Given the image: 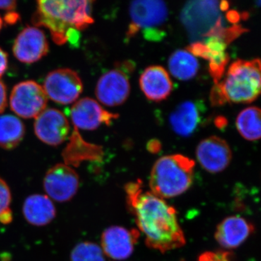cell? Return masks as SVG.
Wrapping results in <instances>:
<instances>
[{
  "label": "cell",
  "instance_id": "7",
  "mask_svg": "<svg viewBox=\"0 0 261 261\" xmlns=\"http://www.w3.org/2000/svg\"><path fill=\"white\" fill-rule=\"evenodd\" d=\"M48 97L40 84L24 81L13 87L10 96L12 111L23 118H36L47 107Z\"/></svg>",
  "mask_w": 261,
  "mask_h": 261
},
{
  "label": "cell",
  "instance_id": "5",
  "mask_svg": "<svg viewBox=\"0 0 261 261\" xmlns=\"http://www.w3.org/2000/svg\"><path fill=\"white\" fill-rule=\"evenodd\" d=\"M195 167V161L183 154L163 156L152 166L150 192L163 200L182 195L192 186Z\"/></svg>",
  "mask_w": 261,
  "mask_h": 261
},
{
  "label": "cell",
  "instance_id": "29",
  "mask_svg": "<svg viewBox=\"0 0 261 261\" xmlns=\"http://www.w3.org/2000/svg\"><path fill=\"white\" fill-rule=\"evenodd\" d=\"M8 67V56L0 48V78L5 74Z\"/></svg>",
  "mask_w": 261,
  "mask_h": 261
},
{
  "label": "cell",
  "instance_id": "21",
  "mask_svg": "<svg viewBox=\"0 0 261 261\" xmlns=\"http://www.w3.org/2000/svg\"><path fill=\"white\" fill-rule=\"evenodd\" d=\"M170 125L176 135L187 137L195 133L200 122V112L197 103L182 102L169 117Z\"/></svg>",
  "mask_w": 261,
  "mask_h": 261
},
{
  "label": "cell",
  "instance_id": "30",
  "mask_svg": "<svg viewBox=\"0 0 261 261\" xmlns=\"http://www.w3.org/2000/svg\"><path fill=\"white\" fill-rule=\"evenodd\" d=\"M16 7L17 2L15 0H1L0 1V9L12 12L15 11Z\"/></svg>",
  "mask_w": 261,
  "mask_h": 261
},
{
  "label": "cell",
  "instance_id": "25",
  "mask_svg": "<svg viewBox=\"0 0 261 261\" xmlns=\"http://www.w3.org/2000/svg\"><path fill=\"white\" fill-rule=\"evenodd\" d=\"M70 261H106L101 247L91 242H82L70 252Z\"/></svg>",
  "mask_w": 261,
  "mask_h": 261
},
{
  "label": "cell",
  "instance_id": "27",
  "mask_svg": "<svg viewBox=\"0 0 261 261\" xmlns=\"http://www.w3.org/2000/svg\"><path fill=\"white\" fill-rule=\"evenodd\" d=\"M230 252L207 251L201 254L197 261H233Z\"/></svg>",
  "mask_w": 261,
  "mask_h": 261
},
{
  "label": "cell",
  "instance_id": "12",
  "mask_svg": "<svg viewBox=\"0 0 261 261\" xmlns=\"http://www.w3.org/2000/svg\"><path fill=\"white\" fill-rule=\"evenodd\" d=\"M130 86L126 70L121 68L106 72L98 80L95 94L98 100L108 107H116L126 102Z\"/></svg>",
  "mask_w": 261,
  "mask_h": 261
},
{
  "label": "cell",
  "instance_id": "4",
  "mask_svg": "<svg viewBox=\"0 0 261 261\" xmlns=\"http://www.w3.org/2000/svg\"><path fill=\"white\" fill-rule=\"evenodd\" d=\"M228 2H189L181 10V21L195 42L218 37L229 44L232 42V27H224L223 12L228 9Z\"/></svg>",
  "mask_w": 261,
  "mask_h": 261
},
{
  "label": "cell",
  "instance_id": "17",
  "mask_svg": "<svg viewBox=\"0 0 261 261\" xmlns=\"http://www.w3.org/2000/svg\"><path fill=\"white\" fill-rule=\"evenodd\" d=\"M255 231L253 225L238 216H228L221 221L215 232L216 242L227 250L238 248Z\"/></svg>",
  "mask_w": 261,
  "mask_h": 261
},
{
  "label": "cell",
  "instance_id": "9",
  "mask_svg": "<svg viewBox=\"0 0 261 261\" xmlns=\"http://www.w3.org/2000/svg\"><path fill=\"white\" fill-rule=\"evenodd\" d=\"M80 185L78 173L65 163H58L49 168L43 181L46 195L58 202H68L73 198Z\"/></svg>",
  "mask_w": 261,
  "mask_h": 261
},
{
  "label": "cell",
  "instance_id": "2",
  "mask_svg": "<svg viewBox=\"0 0 261 261\" xmlns=\"http://www.w3.org/2000/svg\"><path fill=\"white\" fill-rule=\"evenodd\" d=\"M92 1L47 0L38 1L32 18L36 27H45L58 45L69 42L75 45L80 32L94 23Z\"/></svg>",
  "mask_w": 261,
  "mask_h": 261
},
{
  "label": "cell",
  "instance_id": "6",
  "mask_svg": "<svg viewBox=\"0 0 261 261\" xmlns=\"http://www.w3.org/2000/svg\"><path fill=\"white\" fill-rule=\"evenodd\" d=\"M130 23L126 32L128 39L135 37L142 31L149 40L162 39L161 27L166 23L168 16L167 5L160 0H137L129 7Z\"/></svg>",
  "mask_w": 261,
  "mask_h": 261
},
{
  "label": "cell",
  "instance_id": "18",
  "mask_svg": "<svg viewBox=\"0 0 261 261\" xmlns=\"http://www.w3.org/2000/svg\"><path fill=\"white\" fill-rule=\"evenodd\" d=\"M140 86L145 97L154 102L166 99L173 88L169 73L160 65H152L144 70L140 76Z\"/></svg>",
  "mask_w": 261,
  "mask_h": 261
},
{
  "label": "cell",
  "instance_id": "31",
  "mask_svg": "<svg viewBox=\"0 0 261 261\" xmlns=\"http://www.w3.org/2000/svg\"><path fill=\"white\" fill-rule=\"evenodd\" d=\"M20 17L18 13L16 12L12 11L8 12L6 15H5V21L8 24H15L20 20Z\"/></svg>",
  "mask_w": 261,
  "mask_h": 261
},
{
  "label": "cell",
  "instance_id": "15",
  "mask_svg": "<svg viewBox=\"0 0 261 261\" xmlns=\"http://www.w3.org/2000/svg\"><path fill=\"white\" fill-rule=\"evenodd\" d=\"M49 49V42L42 29L27 27L15 39L13 51L19 61L32 64L47 56Z\"/></svg>",
  "mask_w": 261,
  "mask_h": 261
},
{
  "label": "cell",
  "instance_id": "28",
  "mask_svg": "<svg viewBox=\"0 0 261 261\" xmlns=\"http://www.w3.org/2000/svg\"><path fill=\"white\" fill-rule=\"evenodd\" d=\"M8 105L7 87L3 81L0 80V114L4 112Z\"/></svg>",
  "mask_w": 261,
  "mask_h": 261
},
{
  "label": "cell",
  "instance_id": "16",
  "mask_svg": "<svg viewBox=\"0 0 261 261\" xmlns=\"http://www.w3.org/2000/svg\"><path fill=\"white\" fill-rule=\"evenodd\" d=\"M196 155L202 168L211 173L224 171L232 159L227 142L216 136L201 141L197 146Z\"/></svg>",
  "mask_w": 261,
  "mask_h": 261
},
{
  "label": "cell",
  "instance_id": "8",
  "mask_svg": "<svg viewBox=\"0 0 261 261\" xmlns=\"http://www.w3.org/2000/svg\"><path fill=\"white\" fill-rule=\"evenodd\" d=\"M42 87L51 100L68 105L77 101L84 87L76 72L70 68H59L48 73Z\"/></svg>",
  "mask_w": 261,
  "mask_h": 261
},
{
  "label": "cell",
  "instance_id": "33",
  "mask_svg": "<svg viewBox=\"0 0 261 261\" xmlns=\"http://www.w3.org/2000/svg\"><path fill=\"white\" fill-rule=\"evenodd\" d=\"M3 19H2L1 17H0V31H1L2 27H3Z\"/></svg>",
  "mask_w": 261,
  "mask_h": 261
},
{
  "label": "cell",
  "instance_id": "3",
  "mask_svg": "<svg viewBox=\"0 0 261 261\" xmlns=\"http://www.w3.org/2000/svg\"><path fill=\"white\" fill-rule=\"evenodd\" d=\"M224 75L211 90L210 98L213 106L250 103L260 94V60H238L229 65Z\"/></svg>",
  "mask_w": 261,
  "mask_h": 261
},
{
  "label": "cell",
  "instance_id": "10",
  "mask_svg": "<svg viewBox=\"0 0 261 261\" xmlns=\"http://www.w3.org/2000/svg\"><path fill=\"white\" fill-rule=\"evenodd\" d=\"M227 46V43L221 38L211 37L201 42H192L187 50L195 57L208 61L209 73L216 84L224 77L229 61V56L226 51Z\"/></svg>",
  "mask_w": 261,
  "mask_h": 261
},
{
  "label": "cell",
  "instance_id": "22",
  "mask_svg": "<svg viewBox=\"0 0 261 261\" xmlns=\"http://www.w3.org/2000/svg\"><path fill=\"white\" fill-rule=\"evenodd\" d=\"M168 68L171 74L181 81H189L197 75L199 62L187 49H178L170 56Z\"/></svg>",
  "mask_w": 261,
  "mask_h": 261
},
{
  "label": "cell",
  "instance_id": "14",
  "mask_svg": "<svg viewBox=\"0 0 261 261\" xmlns=\"http://www.w3.org/2000/svg\"><path fill=\"white\" fill-rule=\"evenodd\" d=\"M70 118L77 129L94 130L102 124L110 125L118 115L106 111L92 98L84 97L75 101L70 108Z\"/></svg>",
  "mask_w": 261,
  "mask_h": 261
},
{
  "label": "cell",
  "instance_id": "24",
  "mask_svg": "<svg viewBox=\"0 0 261 261\" xmlns=\"http://www.w3.org/2000/svg\"><path fill=\"white\" fill-rule=\"evenodd\" d=\"M239 133L248 141H256L260 138V110L249 107L239 113L236 121Z\"/></svg>",
  "mask_w": 261,
  "mask_h": 261
},
{
  "label": "cell",
  "instance_id": "32",
  "mask_svg": "<svg viewBox=\"0 0 261 261\" xmlns=\"http://www.w3.org/2000/svg\"><path fill=\"white\" fill-rule=\"evenodd\" d=\"M161 144L157 140L150 141L149 142L148 145H147V148H148L149 151H150L151 152H154V153L159 152L160 149H161Z\"/></svg>",
  "mask_w": 261,
  "mask_h": 261
},
{
  "label": "cell",
  "instance_id": "19",
  "mask_svg": "<svg viewBox=\"0 0 261 261\" xmlns=\"http://www.w3.org/2000/svg\"><path fill=\"white\" fill-rule=\"evenodd\" d=\"M23 214L27 222L32 226H47L56 218V206L47 195L34 194L24 201Z\"/></svg>",
  "mask_w": 261,
  "mask_h": 261
},
{
  "label": "cell",
  "instance_id": "11",
  "mask_svg": "<svg viewBox=\"0 0 261 261\" xmlns=\"http://www.w3.org/2000/svg\"><path fill=\"white\" fill-rule=\"evenodd\" d=\"M34 132L44 144L58 146L69 137V121L59 110L47 108L35 118Z\"/></svg>",
  "mask_w": 261,
  "mask_h": 261
},
{
  "label": "cell",
  "instance_id": "26",
  "mask_svg": "<svg viewBox=\"0 0 261 261\" xmlns=\"http://www.w3.org/2000/svg\"><path fill=\"white\" fill-rule=\"evenodd\" d=\"M12 202L11 191L8 183L0 178V219L5 215L11 214L10 204Z\"/></svg>",
  "mask_w": 261,
  "mask_h": 261
},
{
  "label": "cell",
  "instance_id": "20",
  "mask_svg": "<svg viewBox=\"0 0 261 261\" xmlns=\"http://www.w3.org/2000/svg\"><path fill=\"white\" fill-rule=\"evenodd\" d=\"M103 156L101 146L89 143L84 140L77 128H73L69 142L63 152L65 164L75 165L84 160L99 161Z\"/></svg>",
  "mask_w": 261,
  "mask_h": 261
},
{
  "label": "cell",
  "instance_id": "1",
  "mask_svg": "<svg viewBox=\"0 0 261 261\" xmlns=\"http://www.w3.org/2000/svg\"><path fill=\"white\" fill-rule=\"evenodd\" d=\"M127 205L149 248L161 253L185 246L186 238L177 212L166 200L143 190L141 180L125 186Z\"/></svg>",
  "mask_w": 261,
  "mask_h": 261
},
{
  "label": "cell",
  "instance_id": "13",
  "mask_svg": "<svg viewBox=\"0 0 261 261\" xmlns=\"http://www.w3.org/2000/svg\"><path fill=\"white\" fill-rule=\"evenodd\" d=\"M140 232L135 228L113 226L103 231L101 249L106 256L116 260H123L133 254Z\"/></svg>",
  "mask_w": 261,
  "mask_h": 261
},
{
  "label": "cell",
  "instance_id": "23",
  "mask_svg": "<svg viewBox=\"0 0 261 261\" xmlns=\"http://www.w3.org/2000/svg\"><path fill=\"white\" fill-rule=\"evenodd\" d=\"M25 128L23 122L13 115L0 116V147L12 149L23 140Z\"/></svg>",
  "mask_w": 261,
  "mask_h": 261
}]
</instances>
